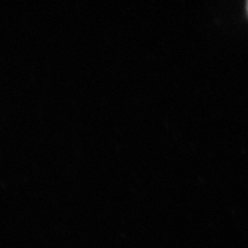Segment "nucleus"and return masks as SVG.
<instances>
[{"label":"nucleus","mask_w":248,"mask_h":248,"mask_svg":"<svg viewBox=\"0 0 248 248\" xmlns=\"http://www.w3.org/2000/svg\"></svg>","instance_id":"obj_1"}]
</instances>
